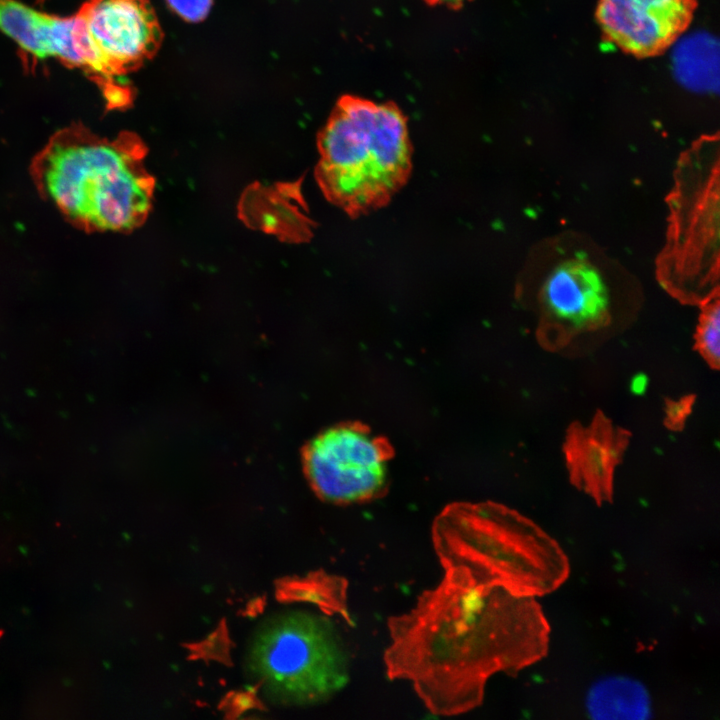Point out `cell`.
<instances>
[{"mask_svg":"<svg viewBox=\"0 0 720 720\" xmlns=\"http://www.w3.org/2000/svg\"><path fill=\"white\" fill-rule=\"evenodd\" d=\"M432 543L443 577L388 619L383 660L387 677L409 682L430 713L457 716L482 704L493 675L544 658L551 630L536 598L495 571L459 502L435 518Z\"/></svg>","mask_w":720,"mask_h":720,"instance_id":"6da1fadb","label":"cell"},{"mask_svg":"<svg viewBox=\"0 0 720 720\" xmlns=\"http://www.w3.org/2000/svg\"><path fill=\"white\" fill-rule=\"evenodd\" d=\"M134 136L108 140L81 125L58 131L32 164L40 192L86 230L125 231L140 224L153 183Z\"/></svg>","mask_w":720,"mask_h":720,"instance_id":"7a4b0ae2","label":"cell"},{"mask_svg":"<svg viewBox=\"0 0 720 720\" xmlns=\"http://www.w3.org/2000/svg\"><path fill=\"white\" fill-rule=\"evenodd\" d=\"M318 149L320 188L351 217L385 206L412 170L407 117L393 102L341 96L319 133Z\"/></svg>","mask_w":720,"mask_h":720,"instance_id":"3957f363","label":"cell"},{"mask_svg":"<svg viewBox=\"0 0 720 720\" xmlns=\"http://www.w3.org/2000/svg\"><path fill=\"white\" fill-rule=\"evenodd\" d=\"M243 667L263 699L278 707L322 703L349 680L347 657L331 621L302 610L265 618L248 641Z\"/></svg>","mask_w":720,"mask_h":720,"instance_id":"277c9868","label":"cell"},{"mask_svg":"<svg viewBox=\"0 0 720 720\" xmlns=\"http://www.w3.org/2000/svg\"><path fill=\"white\" fill-rule=\"evenodd\" d=\"M718 196L717 145L703 142L679 163L668 240L658 264L664 288L686 303L704 304L718 296Z\"/></svg>","mask_w":720,"mask_h":720,"instance_id":"5b68a950","label":"cell"},{"mask_svg":"<svg viewBox=\"0 0 720 720\" xmlns=\"http://www.w3.org/2000/svg\"><path fill=\"white\" fill-rule=\"evenodd\" d=\"M390 449L357 424L320 434L307 447L304 463L309 481L323 499L336 503L365 501L383 488Z\"/></svg>","mask_w":720,"mask_h":720,"instance_id":"8992f818","label":"cell"},{"mask_svg":"<svg viewBox=\"0 0 720 720\" xmlns=\"http://www.w3.org/2000/svg\"><path fill=\"white\" fill-rule=\"evenodd\" d=\"M539 343L562 349L576 336L605 326L610 319L607 284L600 270L584 256L557 263L540 290Z\"/></svg>","mask_w":720,"mask_h":720,"instance_id":"52a82bcc","label":"cell"},{"mask_svg":"<svg viewBox=\"0 0 720 720\" xmlns=\"http://www.w3.org/2000/svg\"><path fill=\"white\" fill-rule=\"evenodd\" d=\"M78 13L113 78L137 70L161 46L163 31L149 0H86Z\"/></svg>","mask_w":720,"mask_h":720,"instance_id":"ba28073f","label":"cell"},{"mask_svg":"<svg viewBox=\"0 0 720 720\" xmlns=\"http://www.w3.org/2000/svg\"><path fill=\"white\" fill-rule=\"evenodd\" d=\"M696 0H599L596 19L604 36L638 58L665 52L689 27Z\"/></svg>","mask_w":720,"mask_h":720,"instance_id":"9c48e42d","label":"cell"},{"mask_svg":"<svg viewBox=\"0 0 720 720\" xmlns=\"http://www.w3.org/2000/svg\"><path fill=\"white\" fill-rule=\"evenodd\" d=\"M630 437L600 411L587 423L571 424L563 445L570 482L597 504L610 502Z\"/></svg>","mask_w":720,"mask_h":720,"instance_id":"30bf717a","label":"cell"},{"mask_svg":"<svg viewBox=\"0 0 720 720\" xmlns=\"http://www.w3.org/2000/svg\"><path fill=\"white\" fill-rule=\"evenodd\" d=\"M646 689L626 677L599 681L588 695L587 706L595 718H646L650 704Z\"/></svg>","mask_w":720,"mask_h":720,"instance_id":"8fae6325","label":"cell"},{"mask_svg":"<svg viewBox=\"0 0 720 720\" xmlns=\"http://www.w3.org/2000/svg\"><path fill=\"white\" fill-rule=\"evenodd\" d=\"M45 14L17 0H0V31L14 40L25 53L45 59Z\"/></svg>","mask_w":720,"mask_h":720,"instance_id":"7c38bea8","label":"cell"},{"mask_svg":"<svg viewBox=\"0 0 720 720\" xmlns=\"http://www.w3.org/2000/svg\"><path fill=\"white\" fill-rule=\"evenodd\" d=\"M695 334V346L706 363L718 369L720 360V309L718 296L702 304Z\"/></svg>","mask_w":720,"mask_h":720,"instance_id":"4fadbf2b","label":"cell"},{"mask_svg":"<svg viewBox=\"0 0 720 720\" xmlns=\"http://www.w3.org/2000/svg\"><path fill=\"white\" fill-rule=\"evenodd\" d=\"M168 6L189 22H199L209 13L213 0H166Z\"/></svg>","mask_w":720,"mask_h":720,"instance_id":"5bb4252c","label":"cell"},{"mask_svg":"<svg viewBox=\"0 0 720 720\" xmlns=\"http://www.w3.org/2000/svg\"><path fill=\"white\" fill-rule=\"evenodd\" d=\"M694 404V397L686 396L666 402L665 425L671 430H680L685 425Z\"/></svg>","mask_w":720,"mask_h":720,"instance_id":"9a60e30c","label":"cell"},{"mask_svg":"<svg viewBox=\"0 0 720 720\" xmlns=\"http://www.w3.org/2000/svg\"><path fill=\"white\" fill-rule=\"evenodd\" d=\"M430 6L444 7L448 9H459L472 0H423Z\"/></svg>","mask_w":720,"mask_h":720,"instance_id":"2e32d148","label":"cell"}]
</instances>
